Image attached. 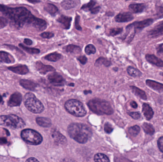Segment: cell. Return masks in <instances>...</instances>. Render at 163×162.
I'll list each match as a JSON object with an SVG mask.
<instances>
[{
	"label": "cell",
	"mask_w": 163,
	"mask_h": 162,
	"mask_svg": "<svg viewBox=\"0 0 163 162\" xmlns=\"http://www.w3.org/2000/svg\"><path fill=\"white\" fill-rule=\"evenodd\" d=\"M65 108L66 110L73 116L77 117H83L87 114V111L83 104L79 100L70 99L65 103Z\"/></svg>",
	"instance_id": "obj_6"
},
{
	"label": "cell",
	"mask_w": 163,
	"mask_h": 162,
	"mask_svg": "<svg viewBox=\"0 0 163 162\" xmlns=\"http://www.w3.org/2000/svg\"><path fill=\"white\" fill-rule=\"evenodd\" d=\"M9 131L6 129L0 128V144L6 145L8 143V136H10Z\"/></svg>",
	"instance_id": "obj_23"
},
{
	"label": "cell",
	"mask_w": 163,
	"mask_h": 162,
	"mask_svg": "<svg viewBox=\"0 0 163 162\" xmlns=\"http://www.w3.org/2000/svg\"><path fill=\"white\" fill-rule=\"evenodd\" d=\"M0 13L10 20L12 26L17 30L25 25H29L38 31H43L47 28L46 20L34 16L31 12L24 7H10L0 5Z\"/></svg>",
	"instance_id": "obj_1"
},
{
	"label": "cell",
	"mask_w": 163,
	"mask_h": 162,
	"mask_svg": "<svg viewBox=\"0 0 163 162\" xmlns=\"http://www.w3.org/2000/svg\"><path fill=\"white\" fill-rule=\"evenodd\" d=\"M72 18L70 17L61 15L57 19V21L63 25V28L65 29H69L71 26Z\"/></svg>",
	"instance_id": "obj_19"
},
{
	"label": "cell",
	"mask_w": 163,
	"mask_h": 162,
	"mask_svg": "<svg viewBox=\"0 0 163 162\" xmlns=\"http://www.w3.org/2000/svg\"><path fill=\"white\" fill-rule=\"evenodd\" d=\"M156 11H157L156 15L158 19L163 18V7L157 6Z\"/></svg>",
	"instance_id": "obj_40"
},
{
	"label": "cell",
	"mask_w": 163,
	"mask_h": 162,
	"mask_svg": "<svg viewBox=\"0 0 163 162\" xmlns=\"http://www.w3.org/2000/svg\"><path fill=\"white\" fill-rule=\"evenodd\" d=\"M127 71L129 75L133 77H138L141 76L142 74L140 70L131 66L128 67Z\"/></svg>",
	"instance_id": "obj_31"
},
{
	"label": "cell",
	"mask_w": 163,
	"mask_h": 162,
	"mask_svg": "<svg viewBox=\"0 0 163 162\" xmlns=\"http://www.w3.org/2000/svg\"><path fill=\"white\" fill-rule=\"evenodd\" d=\"M94 161L98 162H110L108 157L104 153H97L94 156Z\"/></svg>",
	"instance_id": "obj_32"
},
{
	"label": "cell",
	"mask_w": 163,
	"mask_h": 162,
	"mask_svg": "<svg viewBox=\"0 0 163 162\" xmlns=\"http://www.w3.org/2000/svg\"><path fill=\"white\" fill-rule=\"evenodd\" d=\"M24 44H26V45L28 46H31L32 45L33 42L31 39H28V38H25L24 39Z\"/></svg>",
	"instance_id": "obj_48"
},
{
	"label": "cell",
	"mask_w": 163,
	"mask_h": 162,
	"mask_svg": "<svg viewBox=\"0 0 163 162\" xmlns=\"http://www.w3.org/2000/svg\"><path fill=\"white\" fill-rule=\"evenodd\" d=\"M0 125L12 129L21 128L25 126L24 120L13 114L0 116Z\"/></svg>",
	"instance_id": "obj_5"
},
{
	"label": "cell",
	"mask_w": 163,
	"mask_h": 162,
	"mask_svg": "<svg viewBox=\"0 0 163 162\" xmlns=\"http://www.w3.org/2000/svg\"><path fill=\"white\" fill-rule=\"evenodd\" d=\"M20 84L25 89L28 90H34L37 87L35 83L30 80H22L20 81Z\"/></svg>",
	"instance_id": "obj_20"
},
{
	"label": "cell",
	"mask_w": 163,
	"mask_h": 162,
	"mask_svg": "<svg viewBox=\"0 0 163 162\" xmlns=\"http://www.w3.org/2000/svg\"><path fill=\"white\" fill-rule=\"evenodd\" d=\"M22 101V95L20 93L15 92L11 95L8 102V105L10 106H19Z\"/></svg>",
	"instance_id": "obj_9"
},
{
	"label": "cell",
	"mask_w": 163,
	"mask_h": 162,
	"mask_svg": "<svg viewBox=\"0 0 163 162\" xmlns=\"http://www.w3.org/2000/svg\"><path fill=\"white\" fill-rule=\"evenodd\" d=\"M52 137L54 139L56 143L63 144L66 143V139L64 135H62L59 131L54 130L52 134Z\"/></svg>",
	"instance_id": "obj_21"
},
{
	"label": "cell",
	"mask_w": 163,
	"mask_h": 162,
	"mask_svg": "<svg viewBox=\"0 0 163 162\" xmlns=\"http://www.w3.org/2000/svg\"><path fill=\"white\" fill-rule=\"evenodd\" d=\"M24 102L25 107L32 113H40L44 110V106L34 94L27 93L24 95Z\"/></svg>",
	"instance_id": "obj_4"
},
{
	"label": "cell",
	"mask_w": 163,
	"mask_h": 162,
	"mask_svg": "<svg viewBox=\"0 0 163 162\" xmlns=\"http://www.w3.org/2000/svg\"><path fill=\"white\" fill-rule=\"evenodd\" d=\"M66 51L68 52L78 54L81 52L80 47L75 45H69L66 47Z\"/></svg>",
	"instance_id": "obj_33"
},
{
	"label": "cell",
	"mask_w": 163,
	"mask_h": 162,
	"mask_svg": "<svg viewBox=\"0 0 163 162\" xmlns=\"http://www.w3.org/2000/svg\"><path fill=\"white\" fill-rule=\"evenodd\" d=\"M61 5L65 10H68L76 7V3L72 0H64L61 3Z\"/></svg>",
	"instance_id": "obj_27"
},
{
	"label": "cell",
	"mask_w": 163,
	"mask_h": 162,
	"mask_svg": "<svg viewBox=\"0 0 163 162\" xmlns=\"http://www.w3.org/2000/svg\"><path fill=\"white\" fill-rule=\"evenodd\" d=\"M90 110L99 115H111L113 110L110 103L106 100L100 99H93L87 104Z\"/></svg>",
	"instance_id": "obj_3"
},
{
	"label": "cell",
	"mask_w": 163,
	"mask_h": 162,
	"mask_svg": "<svg viewBox=\"0 0 163 162\" xmlns=\"http://www.w3.org/2000/svg\"><path fill=\"white\" fill-rule=\"evenodd\" d=\"M44 9L52 16L55 15L58 11V8L51 3H46L44 6Z\"/></svg>",
	"instance_id": "obj_26"
},
{
	"label": "cell",
	"mask_w": 163,
	"mask_h": 162,
	"mask_svg": "<svg viewBox=\"0 0 163 162\" xmlns=\"http://www.w3.org/2000/svg\"><path fill=\"white\" fill-rule=\"evenodd\" d=\"M142 112L147 120H150L154 116V111L151 106L146 103L143 105Z\"/></svg>",
	"instance_id": "obj_18"
},
{
	"label": "cell",
	"mask_w": 163,
	"mask_h": 162,
	"mask_svg": "<svg viewBox=\"0 0 163 162\" xmlns=\"http://www.w3.org/2000/svg\"><path fill=\"white\" fill-rule=\"evenodd\" d=\"M8 69L14 73L20 75L26 74L29 72L28 67L24 65H19L16 66H11L9 67Z\"/></svg>",
	"instance_id": "obj_14"
},
{
	"label": "cell",
	"mask_w": 163,
	"mask_h": 162,
	"mask_svg": "<svg viewBox=\"0 0 163 162\" xmlns=\"http://www.w3.org/2000/svg\"><path fill=\"white\" fill-rule=\"evenodd\" d=\"M130 105L134 109H137L138 107V105L135 101H132L130 102Z\"/></svg>",
	"instance_id": "obj_50"
},
{
	"label": "cell",
	"mask_w": 163,
	"mask_h": 162,
	"mask_svg": "<svg viewBox=\"0 0 163 162\" xmlns=\"http://www.w3.org/2000/svg\"><path fill=\"white\" fill-rule=\"evenodd\" d=\"M62 58V55L57 52H54L49 54L44 57L45 59L49 61L55 62Z\"/></svg>",
	"instance_id": "obj_29"
},
{
	"label": "cell",
	"mask_w": 163,
	"mask_h": 162,
	"mask_svg": "<svg viewBox=\"0 0 163 162\" xmlns=\"http://www.w3.org/2000/svg\"><path fill=\"white\" fill-rule=\"evenodd\" d=\"M15 59L9 53L4 51H0V64L13 63Z\"/></svg>",
	"instance_id": "obj_10"
},
{
	"label": "cell",
	"mask_w": 163,
	"mask_h": 162,
	"mask_svg": "<svg viewBox=\"0 0 163 162\" xmlns=\"http://www.w3.org/2000/svg\"><path fill=\"white\" fill-rule=\"evenodd\" d=\"M157 145L160 151L163 153V136H161L158 140Z\"/></svg>",
	"instance_id": "obj_45"
},
{
	"label": "cell",
	"mask_w": 163,
	"mask_h": 162,
	"mask_svg": "<svg viewBox=\"0 0 163 162\" xmlns=\"http://www.w3.org/2000/svg\"><path fill=\"white\" fill-rule=\"evenodd\" d=\"M68 133L72 139L80 144L87 143L91 138V129L87 124L81 123H73L68 128Z\"/></svg>",
	"instance_id": "obj_2"
},
{
	"label": "cell",
	"mask_w": 163,
	"mask_h": 162,
	"mask_svg": "<svg viewBox=\"0 0 163 162\" xmlns=\"http://www.w3.org/2000/svg\"><path fill=\"white\" fill-rule=\"evenodd\" d=\"M153 20L151 19H148L145 20H142L140 22H135L129 25L126 27V29L129 30L131 28H134V31L135 34L137 31H140L144 29L145 27H147L152 23Z\"/></svg>",
	"instance_id": "obj_8"
},
{
	"label": "cell",
	"mask_w": 163,
	"mask_h": 162,
	"mask_svg": "<svg viewBox=\"0 0 163 162\" xmlns=\"http://www.w3.org/2000/svg\"><path fill=\"white\" fill-rule=\"evenodd\" d=\"M157 51L158 53H163V43L159 45L157 48Z\"/></svg>",
	"instance_id": "obj_49"
},
{
	"label": "cell",
	"mask_w": 163,
	"mask_h": 162,
	"mask_svg": "<svg viewBox=\"0 0 163 162\" xmlns=\"http://www.w3.org/2000/svg\"><path fill=\"white\" fill-rule=\"evenodd\" d=\"M100 9L101 7L100 6L94 7L91 9L90 12H91V13H93V14H96L99 12Z\"/></svg>",
	"instance_id": "obj_47"
},
{
	"label": "cell",
	"mask_w": 163,
	"mask_h": 162,
	"mask_svg": "<svg viewBox=\"0 0 163 162\" xmlns=\"http://www.w3.org/2000/svg\"><path fill=\"white\" fill-rule=\"evenodd\" d=\"M123 31V28H115L110 29L109 31V34L112 36H115L117 35L121 34Z\"/></svg>",
	"instance_id": "obj_38"
},
{
	"label": "cell",
	"mask_w": 163,
	"mask_h": 162,
	"mask_svg": "<svg viewBox=\"0 0 163 162\" xmlns=\"http://www.w3.org/2000/svg\"><path fill=\"white\" fill-rule=\"evenodd\" d=\"M146 84L150 87V88L155 91H157L158 92H163V84L160 83L156 81L147 80L146 81Z\"/></svg>",
	"instance_id": "obj_16"
},
{
	"label": "cell",
	"mask_w": 163,
	"mask_h": 162,
	"mask_svg": "<svg viewBox=\"0 0 163 162\" xmlns=\"http://www.w3.org/2000/svg\"><path fill=\"white\" fill-rule=\"evenodd\" d=\"M8 21L5 17L0 16V29H3L7 25Z\"/></svg>",
	"instance_id": "obj_39"
},
{
	"label": "cell",
	"mask_w": 163,
	"mask_h": 162,
	"mask_svg": "<svg viewBox=\"0 0 163 162\" xmlns=\"http://www.w3.org/2000/svg\"><path fill=\"white\" fill-rule=\"evenodd\" d=\"M19 46L24 51H25L28 53L30 54H37L40 52V49H38L27 47L25 46L22 43L19 44Z\"/></svg>",
	"instance_id": "obj_30"
},
{
	"label": "cell",
	"mask_w": 163,
	"mask_h": 162,
	"mask_svg": "<svg viewBox=\"0 0 163 162\" xmlns=\"http://www.w3.org/2000/svg\"><path fill=\"white\" fill-rule=\"evenodd\" d=\"M96 52L95 47L92 44L87 45L85 48V52L87 55H91L92 54H94Z\"/></svg>",
	"instance_id": "obj_37"
},
{
	"label": "cell",
	"mask_w": 163,
	"mask_h": 162,
	"mask_svg": "<svg viewBox=\"0 0 163 162\" xmlns=\"http://www.w3.org/2000/svg\"><path fill=\"white\" fill-rule=\"evenodd\" d=\"M160 75L162 76H163V72H160Z\"/></svg>",
	"instance_id": "obj_54"
},
{
	"label": "cell",
	"mask_w": 163,
	"mask_h": 162,
	"mask_svg": "<svg viewBox=\"0 0 163 162\" xmlns=\"http://www.w3.org/2000/svg\"><path fill=\"white\" fill-rule=\"evenodd\" d=\"M163 35V21L159 23L156 27H154L149 32V35L153 38H156Z\"/></svg>",
	"instance_id": "obj_15"
},
{
	"label": "cell",
	"mask_w": 163,
	"mask_h": 162,
	"mask_svg": "<svg viewBox=\"0 0 163 162\" xmlns=\"http://www.w3.org/2000/svg\"><path fill=\"white\" fill-rule=\"evenodd\" d=\"M36 68L41 74H46L50 71H55V70L52 66L46 65L43 64L41 61L36 62Z\"/></svg>",
	"instance_id": "obj_11"
},
{
	"label": "cell",
	"mask_w": 163,
	"mask_h": 162,
	"mask_svg": "<svg viewBox=\"0 0 163 162\" xmlns=\"http://www.w3.org/2000/svg\"><path fill=\"white\" fill-rule=\"evenodd\" d=\"M134 19L132 14L130 13H119L115 17V20L118 23H126L131 21Z\"/></svg>",
	"instance_id": "obj_12"
},
{
	"label": "cell",
	"mask_w": 163,
	"mask_h": 162,
	"mask_svg": "<svg viewBox=\"0 0 163 162\" xmlns=\"http://www.w3.org/2000/svg\"><path fill=\"white\" fill-rule=\"evenodd\" d=\"M77 59L80 61V63L82 64H85L87 61V59L84 56H81L77 58Z\"/></svg>",
	"instance_id": "obj_46"
},
{
	"label": "cell",
	"mask_w": 163,
	"mask_h": 162,
	"mask_svg": "<svg viewBox=\"0 0 163 162\" xmlns=\"http://www.w3.org/2000/svg\"><path fill=\"white\" fill-rule=\"evenodd\" d=\"M95 5H96V2L93 1V0H91V1L88 2V3H87L86 5H83L81 7V9L85 11H90L92 8L94 7Z\"/></svg>",
	"instance_id": "obj_36"
},
{
	"label": "cell",
	"mask_w": 163,
	"mask_h": 162,
	"mask_svg": "<svg viewBox=\"0 0 163 162\" xmlns=\"http://www.w3.org/2000/svg\"><path fill=\"white\" fill-rule=\"evenodd\" d=\"M102 64L108 67V66L110 65L111 63L107 59H106L103 57H101V58H99L98 59L96 60V62H95V65L99 66Z\"/></svg>",
	"instance_id": "obj_35"
},
{
	"label": "cell",
	"mask_w": 163,
	"mask_h": 162,
	"mask_svg": "<svg viewBox=\"0 0 163 162\" xmlns=\"http://www.w3.org/2000/svg\"><path fill=\"white\" fill-rule=\"evenodd\" d=\"M36 121L39 126L43 128H48L52 125L51 120L47 117H37L36 119Z\"/></svg>",
	"instance_id": "obj_22"
},
{
	"label": "cell",
	"mask_w": 163,
	"mask_h": 162,
	"mask_svg": "<svg viewBox=\"0 0 163 162\" xmlns=\"http://www.w3.org/2000/svg\"><path fill=\"white\" fill-rule=\"evenodd\" d=\"M2 97L0 95V103H1L2 102Z\"/></svg>",
	"instance_id": "obj_53"
},
{
	"label": "cell",
	"mask_w": 163,
	"mask_h": 162,
	"mask_svg": "<svg viewBox=\"0 0 163 162\" xmlns=\"http://www.w3.org/2000/svg\"><path fill=\"white\" fill-rule=\"evenodd\" d=\"M48 78L51 83L54 85H62L64 82L63 77L57 73H53L50 74L48 77Z\"/></svg>",
	"instance_id": "obj_13"
},
{
	"label": "cell",
	"mask_w": 163,
	"mask_h": 162,
	"mask_svg": "<svg viewBox=\"0 0 163 162\" xmlns=\"http://www.w3.org/2000/svg\"><path fill=\"white\" fill-rule=\"evenodd\" d=\"M130 1V0H125V1Z\"/></svg>",
	"instance_id": "obj_55"
},
{
	"label": "cell",
	"mask_w": 163,
	"mask_h": 162,
	"mask_svg": "<svg viewBox=\"0 0 163 162\" xmlns=\"http://www.w3.org/2000/svg\"><path fill=\"white\" fill-rule=\"evenodd\" d=\"M28 2L32 3V4H35V3H39L41 2L40 0H27Z\"/></svg>",
	"instance_id": "obj_52"
},
{
	"label": "cell",
	"mask_w": 163,
	"mask_h": 162,
	"mask_svg": "<svg viewBox=\"0 0 163 162\" xmlns=\"http://www.w3.org/2000/svg\"><path fill=\"white\" fill-rule=\"evenodd\" d=\"M128 115H129L133 119H135V120H138L140 119L141 117V115L138 112H130L128 113Z\"/></svg>",
	"instance_id": "obj_42"
},
{
	"label": "cell",
	"mask_w": 163,
	"mask_h": 162,
	"mask_svg": "<svg viewBox=\"0 0 163 162\" xmlns=\"http://www.w3.org/2000/svg\"><path fill=\"white\" fill-rule=\"evenodd\" d=\"M146 59L150 63L157 66V67H163V60L156 57L155 55L146 54Z\"/></svg>",
	"instance_id": "obj_17"
},
{
	"label": "cell",
	"mask_w": 163,
	"mask_h": 162,
	"mask_svg": "<svg viewBox=\"0 0 163 162\" xmlns=\"http://www.w3.org/2000/svg\"><path fill=\"white\" fill-rule=\"evenodd\" d=\"M130 88L132 89V92L134 93V94L136 95L137 97L142 99L143 100H147V95H146L145 91L138 88L135 86H130Z\"/></svg>",
	"instance_id": "obj_25"
},
{
	"label": "cell",
	"mask_w": 163,
	"mask_h": 162,
	"mask_svg": "<svg viewBox=\"0 0 163 162\" xmlns=\"http://www.w3.org/2000/svg\"><path fill=\"white\" fill-rule=\"evenodd\" d=\"M140 131V128L137 125L130 127L129 128L128 132L130 135L133 136H136L139 133Z\"/></svg>",
	"instance_id": "obj_34"
},
{
	"label": "cell",
	"mask_w": 163,
	"mask_h": 162,
	"mask_svg": "<svg viewBox=\"0 0 163 162\" xmlns=\"http://www.w3.org/2000/svg\"><path fill=\"white\" fill-rule=\"evenodd\" d=\"M104 130L106 133L110 134L113 131V128L110 124L106 123L104 126Z\"/></svg>",
	"instance_id": "obj_41"
},
{
	"label": "cell",
	"mask_w": 163,
	"mask_h": 162,
	"mask_svg": "<svg viewBox=\"0 0 163 162\" xmlns=\"http://www.w3.org/2000/svg\"><path fill=\"white\" fill-rule=\"evenodd\" d=\"M40 36L43 38L46 39H51L54 36V34L51 32H44L42 33Z\"/></svg>",
	"instance_id": "obj_43"
},
{
	"label": "cell",
	"mask_w": 163,
	"mask_h": 162,
	"mask_svg": "<svg viewBox=\"0 0 163 162\" xmlns=\"http://www.w3.org/2000/svg\"><path fill=\"white\" fill-rule=\"evenodd\" d=\"M21 137L27 144L38 145L42 142L43 137L37 131L31 129H25L21 132Z\"/></svg>",
	"instance_id": "obj_7"
},
{
	"label": "cell",
	"mask_w": 163,
	"mask_h": 162,
	"mask_svg": "<svg viewBox=\"0 0 163 162\" xmlns=\"http://www.w3.org/2000/svg\"><path fill=\"white\" fill-rule=\"evenodd\" d=\"M145 8V5L143 3L132 4L129 6V9L133 13H139L143 12Z\"/></svg>",
	"instance_id": "obj_24"
},
{
	"label": "cell",
	"mask_w": 163,
	"mask_h": 162,
	"mask_svg": "<svg viewBox=\"0 0 163 162\" xmlns=\"http://www.w3.org/2000/svg\"><path fill=\"white\" fill-rule=\"evenodd\" d=\"M26 162H39L38 160L37 159H36L35 158L31 157L29 158V159H27L26 160Z\"/></svg>",
	"instance_id": "obj_51"
},
{
	"label": "cell",
	"mask_w": 163,
	"mask_h": 162,
	"mask_svg": "<svg viewBox=\"0 0 163 162\" xmlns=\"http://www.w3.org/2000/svg\"><path fill=\"white\" fill-rule=\"evenodd\" d=\"M80 17L79 15H76V19H75V26L76 29L79 31L82 30V28L79 25V22H80Z\"/></svg>",
	"instance_id": "obj_44"
},
{
	"label": "cell",
	"mask_w": 163,
	"mask_h": 162,
	"mask_svg": "<svg viewBox=\"0 0 163 162\" xmlns=\"http://www.w3.org/2000/svg\"><path fill=\"white\" fill-rule=\"evenodd\" d=\"M142 128L144 132L149 135H153L155 133L154 128L151 124L144 123L142 125Z\"/></svg>",
	"instance_id": "obj_28"
}]
</instances>
